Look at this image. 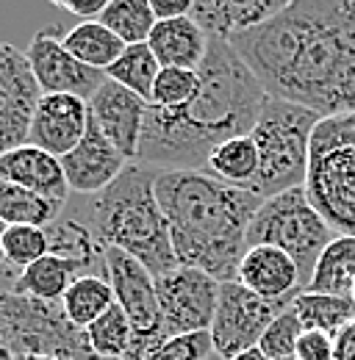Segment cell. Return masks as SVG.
I'll list each match as a JSON object with an SVG mask.
<instances>
[{
    "mask_svg": "<svg viewBox=\"0 0 355 360\" xmlns=\"http://www.w3.org/2000/svg\"><path fill=\"white\" fill-rule=\"evenodd\" d=\"M206 172L228 186L250 188L259 175V150H256L253 136H236V139L220 144L211 153Z\"/></svg>",
    "mask_w": 355,
    "mask_h": 360,
    "instance_id": "484cf974",
    "label": "cell"
},
{
    "mask_svg": "<svg viewBox=\"0 0 355 360\" xmlns=\"http://www.w3.org/2000/svg\"><path fill=\"white\" fill-rule=\"evenodd\" d=\"M64 47L92 70L106 72L123 53H125V42L117 39V34H111L100 20H84L78 25H73L64 37H61Z\"/></svg>",
    "mask_w": 355,
    "mask_h": 360,
    "instance_id": "603a6c76",
    "label": "cell"
},
{
    "mask_svg": "<svg viewBox=\"0 0 355 360\" xmlns=\"http://www.w3.org/2000/svg\"><path fill=\"white\" fill-rule=\"evenodd\" d=\"M211 352H214L211 335L208 333H192V335L167 338L158 349H153L144 360H206Z\"/></svg>",
    "mask_w": 355,
    "mask_h": 360,
    "instance_id": "e575fe53",
    "label": "cell"
},
{
    "mask_svg": "<svg viewBox=\"0 0 355 360\" xmlns=\"http://www.w3.org/2000/svg\"><path fill=\"white\" fill-rule=\"evenodd\" d=\"M353 300H355V288H353Z\"/></svg>",
    "mask_w": 355,
    "mask_h": 360,
    "instance_id": "bcb514c9",
    "label": "cell"
},
{
    "mask_svg": "<svg viewBox=\"0 0 355 360\" xmlns=\"http://www.w3.org/2000/svg\"><path fill=\"white\" fill-rule=\"evenodd\" d=\"M292 311L297 314L306 330H319L328 335H339L344 327L355 321V300L353 297H333V294H313L300 291L292 300Z\"/></svg>",
    "mask_w": 355,
    "mask_h": 360,
    "instance_id": "cb8c5ba5",
    "label": "cell"
},
{
    "mask_svg": "<svg viewBox=\"0 0 355 360\" xmlns=\"http://www.w3.org/2000/svg\"><path fill=\"white\" fill-rule=\"evenodd\" d=\"M197 75L200 94L189 105L147 108L136 155L139 164L158 172L206 169L220 144L253 134L266 91L230 42L211 39Z\"/></svg>",
    "mask_w": 355,
    "mask_h": 360,
    "instance_id": "7a4b0ae2",
    "label": "cell"
},
{
    "mask_svg": "<svg viewBox=\"0 0 355 360\" xmlns=\"http://www.w3.org/2000/svg\"><path fill=\"white\" fill-rule=\"evenodd\" d=\"M355 288V236H336L316 261L306 291L353 297Z\"/></svg>",
    "mask_w": 355,
    "mask_h": 360,
    "instance_id": "7402d4cb",
    "label": "cell"
},
{
    "mask_svg": "<svg viewBox=\"0 0 355 360\" xmlns=\"http://www.w3.org/2000/svg\"><path fill=\"white\" fill-rule=\"evenodd\" d=\"M56 6L70 11V14H75V17H81V22H84V20H100V14L106 11L108 0H56Z\"/></svg>",
    "mask_w": 355,
    "mask_h": 360,
    "instance_id": "8d00e7d4",
    "label": "cell"
},
{
    "mask_svg": "<svg viewBox=\"0 0 355 360\" xmlns=\"http://www.w3.org/2000/svg\"><path fill=\"white\" fill-rule=\"evenodd\" d=\"M6 222H0V264H3V261H6V252H3V236H6Z\"/></svg>",
    "mask_w": 355,
    "mask_h": 360,
    "instance_id": "b9f144b4",
    "label": "cell"
},
{
    "mask_svg": "<svg viewBox=\"0 0 355 360\" xmlns=\"http://www.w3.org/2000/svg\"><path fill=\"white\" fill-rule=\"evenodd\" d=\"M39 100L42 89L28 56L8 42H0V155L28 144Z\"/></svg>",
    "mask_w": 355,
    "mask_h": 360,
    "instance_id": "7c38bea8",
    "label": "cell"
},
{
    "mask_svg": "<svg viewBox=\"0 0 355 360\" xmlns=\"http://www.w3.org/2000/svg\"><path fill=\"white\" fill-rule=\"evenodd\" d=\"M220 280L192 266H178L156 277L164 338L208 333L220 302Z\"/></svg>",
    "mask_w": 355,
    "mask_h": 360,
    "instance_id": "30bf717a",
    "label": "cell"
},
{
    "mask_svg": "<svg viewBox=\"0 0 355 360\" xmlns=\"http://www.w3.org/2000/svg\"><path fill=\"white\" fill-rule=\"evenodd\" d=\"M147 108H150L147 100H142L139 94H133L108 78L89 100V117L128 161H136L139 155Z\"/></svg>",
    "mask_w": 355,
    "mask_h": 360,
    "instance_id": "5bb4252c",
    "label": "cell"
},
{
    "mask_svg": "<svg viewBox=\"0 0 355 360\" xmlns=\"http://www.w3.org/2000/svg\"><path fill=\"white\" fill-rule=\"evenodd\" d=\"M319 120V114L303 105L266 97L250 134L259 150V175L247 191L259 200H272L283 191L303 188L309 178L311 136Z\"/></svg>",
    "mask_w": 355,
    "mask_h": 360,
    "instance_id": "5b68a950",
    "label": "cell"
},
{
    "mask_svg": "<svg viewBox=\"0 0 355 360\" xmlns=\"http://www.w3.org/2000/svg\"><path fill=\"white\" fill-rule=\"evenodd\" d=\"M114 302H117L114 300V288H111V283L106 277L84 274V277L73 280V285L67 288V294L61 300V308H64L67 319L75 327L89 330Z\"/></svg>",
    "mask_w": 355,
    "mask_h": 360,
    "instance_id": "4316f807",
    "label": "cell"
},
{
    "mask_svg": "<svg viewBox=\"0 0 355 360\" xmlns=\"http://www.w3.org/2000/svg\"><path fill=\"white\" fill-rule=\"evenodd\" d=\"M230 360H266L264 358V352L256 347V349H247V352H239L236 358H230Z\"/></svg>",
    "mask_w": 355,
    "mask_h": 360,
    "instance_id": "60d3db41",
    "label": "cell"
},
{
    "mask_svg": "<svg viewBox=\"0 0 355 360\" xmlns=\"http://www.w3.org/2000/svg\"><path fill=\"white\" fill-rule=\"evenodd\" d=\"M333 360H355V321L336 335V355H333Z\"/></svg>",
    "mask_w": 355,
    "mask_h": 360,
    "instance_id": "f35d334b",
    "label": "cell"
},
{
    "mask_svg": "<svg viewBox=\"0 0 355 360\" xmlns=\"http://www.w3.org/2000/svg\"><path fill=\"white\" fill-rule=\"evenodd\" d=\"M67 202L44 200L39 194L0 180V222L6 225H31V227H50L61 214Z\"/></svg>",
    "mask_w": 355,
    "mask_h": 360,
    "instance_id": "d4e9b609",
    "label": "cell"
},
{
    "mask_svg": "<svg viewBox=\"0 0 355 360\" xmlns=\"http://www.w3.org/2000/svg\"><path fill=\"white\" fill-rule=\"evenodd\" d=\"M286 360H297V358H286Z\"/></svg>",
    "mask_w": 355,
    "mask_h": 360,
    "instance_id": "f6af8a7d",
    "label": "cell"
},
{
    "mask_svg": "<svg viewBox=\"0 0 355 360\" xmlns=\"http://www.w3.org/2000/svg\"><path fill=\"white\" fill-rule=\"evenodd\" d=\"M306 333V327L300 324L297 314L292 311V305L283 314L275 316V321L266 327V333L259 341V349L264 352L266 360H286L294 358L297 352V341Z\"/></svg>",
    "mask_w": 355,
    "mask_h": 360,
    "instance_id": "836d02e7",
    "label": "cell"
},
{
    "mask_svg": "<svg viewBox=\"0 0 355 360\" xmlns=\"http://www.w3.org/2000/svg\"><path fill=\"white\" fill-rule=\"evenodd\" d=\"M206 360H225V358H220L217 352H211V355H208V358H206Z\"/></svg>",
    "mask_w": 355,
    "mask_h": 360,
    "instance_id": "ee69618b",
    "label": "cell"
},
{
    "mask_svg": "<svg viewBox=\"0 0 355 360\" xmlns=\"http://www.w3.org/2000/svg\"><path fill=\"white\" fill-rule=\"evenodd\" d=\"M289 0H194L189 17L208 34V39L230 42L286 8Z\"/></svg>",
    "mask_w": 355,
    "mask_h": 360,
    "instance_id": "ac0fdd59",
    "label": "cell"
},
{
    "mask_svg": "<svg viewBox=\"0 0 355 360\" xmlns=\"http://www.w3.org/2000/svg\"><path fill=\"white\" fill-rule=\"evenodd\" d=\"M0 360H14V352H11L8 338H6V330H3V321H0Z\"/></svg>",
    "mask_w": 355,
    "mask_h": 360,
    "instance_id": "ab89813d",
    "label": "cell"
},
{
    "mask_svg": "<svg viewBox=\"0 0 355 360\" xmlns=\"http://www.w3.org/2000/svg\"><path fill=\"white\" fill-rule=\"evenodd\" d=\"M156 194L170 222L178 264L206 271L220 283L236 280L247 252V230L264 200L206 169L158 172Z\"/></svg>",
    "mask_w": 355,
    "mask_h": 360,
    "instance_id": "3957f363",
    "label": "cell"
},
{
    "mask_svg": "<svg viewBox=\"0 0 355 360\" xmlns=\"http://www.w3.org/2000/svg\"><path fill=\"white\" fill-rule=\"evenodd\" d=\"M44 233H47L50 255L64 261L75 271V277H84V274L106 277V244L100 241L92 222L64 208V214L50 227H44Z\"/></svg>",
    "mask_w": 355,
    "mask_h": 360,
    "instance_id": "d6986e66",
    "label": "cell"
},
{
    "mask_svg": "<svg viewBox=\"0 0 355 360\" xmlns=\"http://www.w3.org/2000/svg\"><path fill=\"white\" fill-rule=\"evenodd\" d=\"M286 302H269L244 288L239 280H228L220 285V302L211 321V344L220 358L230 360L239 352L256 349L266 327L275 321V316L283 314Z\"/></svg>",
    "mask_w": 355,
    "mask_h": 360,
    "instance_id": "8fae6325",
    "label": "cell"
},
{
    "mask_svg": "<svg viewBox=\"0 0 355 360\" xmlns=\"http://www.w3.org/2000/svg\"><path fill=\"white\" fill-rule=\"evenodd\" d=\"M158 72H161V64H158V58L153 56L150 45L144 42V45L125 47V53L106 70V78L114 81V84H120V86H125L128 91L139 94L142 100L150 103Z\"/></svg>",
    "mask_w": 355,
    "mask_h": 360,
    "instance_id": "f1b7e54d",
    "label": "cell"
},
{
    "mask_svg": "<svg viewBox=\"0 0 355 360\" xmlns=\"http://www.w3.org/2000/svg\"><path fill=\"white\" fill-rule=\"evenodd\" d=\"M0 180L17 183L44 200H56V202H67V197H70L61 158L44 153L34 144H23V147L0 155Z\"/></svg>",
    "mask_w": 355,
    "mask_h": 360,
    "instance_id": "ffe728a7",
    "label": "cell"
},
{
    "mask_svg": "<svg viewBox=\"0 0 355 360\" xmlns=\"http://www.w3.org/2000/svg\"><path fill=\"white\" fill-rule=\"evenodd\" d=\"M333 238L336 233L311 205L306 188H292L272 200H264L247 230V247L269 244L294 258L303 280V291L316 269L319 255Z\"/></svg>",
    "mask_w": 355,
    "mask_h": 360,
    "instance_id": "52a82bcc",
    "label": "cell"
},
{
    "mask_svg": "<svg viewBox=\"0 0 355 360\" xmlns=\"http://www.w3.org/2000/svg\"><path fill=\"white\" fill-rule=\"evenodd\" d=\"M89 128V103L73 94H42L31 131L28 144L39 147L44 153L64 158L78 147Z\"/></svg>",
    "mask_w": 355,
    "mask_h": 360,
    "instance_id": "2e32d148",
    "label": "cell"
},
{
    "mask_svg": "<svg viewBox=\"0 0 355 360\" xmlns=\"http://www.w3.org/2000/svg\"><path fill=\"white\" fill-rule=\"evenodd\" d=\"M25 56L31 61L34 78L42 94H73L89 103L94 91L106 84V72L81 64L58 39L56 28L39 31L34 42L28 45Z\"/></svg>",
    "mask_w": 355,
    "mask_h": 360,
    "instance_id": "4fadbf2b",
    "label": "cell"
},
{
    "mask_svg": "<svg viewBox=\"0 0 355 360\" xmlns=\"http://www.w3.org/2000/svg\"><path fill=\"white\" fill-rule=\"evenodd\" d=\"M158 169L131 161L125 172L89 202V222L106 247L136 258L153 277L178 269L170 222L156 194Z\"/></svg>",
    "mask_w": 355,
    "mask_h": 360,
    "instance_id": "277c9868",
    "label": "cell"
},
{
    "mask_svg": "<svg viewBox=\"0 0 355 360\" xmlns=\"http://www.w3.org/2000/svg\"><path fill=\"white\" fill-rule=\"evenodd\" d=\"M230 47L266 97L319 117L355 111V0H292Z\"/></svg>",
    "mask_w": 355,
    "mask_h": 360,
    "instance_id": "6da1fadb",
    "label": "cell"
},
{
    "mask_svg": "<svg viewBox=\"0 0 355 360\" xmlns=\"http://www.w3.org/2000/svg\"><path fill=\"white\" fill-rule=\"evenodd\" d=\"M336 355V338L319 330H306L297 341V360H333Z\"/></svg>",
    "mask_w": 355,
    "mask_h": 360,
    "instance_id": "d590c367",
    "label": "cell"
},
{
    "mask_svg": "<svg viewBox=\"0 0 355 360\" xmlns=\"http://www.w3.org/2000/svg\"><path fill=\"white\" fill-rule=\"evenodd\" d=\"M194 0H150V8L156 14V22H167V20H180L189 17Z\"/></svg>",
    "mask_w": 355,
    "mask_h": 360,
    "instance_id": "74e56055",
    "label": "cell"
},
{
    "mask_svg": "<svg viewBox=\"0 0 355 360\" xmlns=\"http://www.w3.org/2000/svg\"><path fill=\"white\" fill-rule=\"evenodd\" d=\"M3 252H6V261L20 269H28L31 264L42 261L44 255H50L44 227L8 225L3 236Z\"/></svg>",
    "mask_w": 355,
    "mask_h": 360,
    "instance_id": "d6a6232c",
    "label": "cell"
},
{
    "mask_svg": "<svg viewBox=\"0 0 355 360\" xmlns=\"http://www.w3.org/2000/svg\"><path fill=\"white\" fill-rule=\"evenodd\" d=\"M14 360H58V358H47V355H17Z\"/></svg>",
    "mask_w": 355,
    "mask_h": 360,
    "instance_id": "7bdbcfd3",
    "label": "cell"
},
{
    "mask_svg": "<svg viewBox=\"0 0 355 360\" xmlns=\"http://www.w3.org/2000/svg\"><path fill=\"white\" fill-rule=\"evenodd\" d=\"M106 280L111 283L114 300L131 319L133 327L131 349L123 360H144L153 349H158L167 341L161 333L156 277L128 252L106 247Z\"/></svg>",
    "mask_w": 355,
    "mask_h": 360,
    "instance_id": "9c48e42d",
    "label": "cell"
},
{
    "mask_svg": "<svg viewBox=\"0 0 355 360\" xmlns=\"http://www.w3.org/2000/svg\"><path fill=\"white\" fill-rule=\"evenodd\" d=\"M87 335H89L92 352L100 360H123L128 355L131 341H133L131 319H128L125 311L114 302L106 314L89 327Z\"/></svg>",
    "mask_w": 355,
    "mask_h": 360,
    "instance_id": "4dcf8cb0",
    "label": "cell"
},
{
    "mask_svg": "<svg viewBox=\"0 0 355 360\" xmlns=\"http://www.w3.org/2000/svg\"><path fill=\"white\" fill-rule=\"evenodd\" d=\"M200 94V75L197 70H175V67H161L150 105L156 108H183Z\"/></svg>",
    "mask_w": 355,
    "mask_h": 360,
    "instance_id": "1f68e13d",
    "label": "cell"
},
{
    "mask_svg": "<svg viewBox=\"0 0 355 360\" xmlns=\"http://www.w3.org/2000/svg\"><path fill=\"white\" fill-rule=\"evenodd\" d=\"M303 188L336 236H355V111L316 122Z\"/></svg>",
    "mask_w": 355,
    "mask_h": 360,
    "instance_id": "8992f818",
    "label": "cell"
},
{
    "mask_svg": "<svg viewBox=\"0 0 355 360\" xmlns=\"http://www.w3.org/2000/svg\"><path fill=\"white\" fill-rule=\"evenodd\" d=\"M236 280L269 302L292 305V300L303 291V280H300V269H297L294 258L269 244L247 247V252L239 264Z\"/></svg>",
    "mask_w": 355,
    "mask_h": 360,
    "instance_id": "e0dca14e",
    "label": "cell"
},
{
    "mask_svg": "<svg viewBox=\"0 0 355 360\" xmlns=\"http://www.w3.org/2000/svg\"><path fill=\"white\" fill-rule=\"evenodd\" d=\"M147 45H150L153 56L158 58L161 67L200 70L211 39L192 17H180V20L156 22Z\"/></svg>",
    "mask_w": 355,
    "mask_h": 360,
    "instance_id": "44dd1931",
    "label": "cell"
},
{
    "mask_svg": "<svg viewBox=\"0 0 355 360\" xmlns=\"http://www.w3.org/2000/svg\"><path fill=\"white\" fill-rule=\"evenodd\" d=\"M100 22L125 45H144L156 28L150 0H108Z\"/></svg>",
    "mask_w": 355,
    "mask_h": 360,
    "instance_id": "f546056e",
    "label": "cell"
},
{
    "mask_svg": "<svg viewBox=\"0 0 355 360\" xmlns=\"http://www.w3.org/2000/svg\"><path fill=\"white\" fill-rule=\"evenodd\" d=\"M73 280H75V271L64 261H58L56 255H44L42 261L20 271L8 291H14L20 297L42 300V302H61L67 288L73 285Z\"/></svg>",
    "mask_w": 355,
    "mask_h": 360,
    "instance_id": "83f0119b",
    "label": "cell"
},
{
    "mask_svg": "<svg viewBox=\"0 0 355 360\" xmlns=\"http://www.w3.org/2000/svg\"><path fill=\"white\" fill-rule=\"evenodd\" d=\"M0 321L17 355H47L58 360H100L89 347L87 330L75 327L61 302H42L0 291Z\"/></svg>",
    "mask_w": 355,
    "mask_h": 360,
    "instance_id": "ba28073f",
    "label": "cell"
},
{
    "mask_svg": "<svg viewBox=\"0 0 355 360\" xmlns=\"http://www.w3.org/2000/svg\"><path fill=\"white\" fill-rule=\"evenodd\" d=\"M128 164L131 161L103 136L92 117H89V128L84 139L78 141V147L61 158V169H64L70 191L89 194V197H97L100 191H106L125 172Z\"/></svg>",
    "mask_w": 355,
    "mask_h": 360,
    "instance_id": "9a60e30c",
    "label": "cell"
}]
</instances>
